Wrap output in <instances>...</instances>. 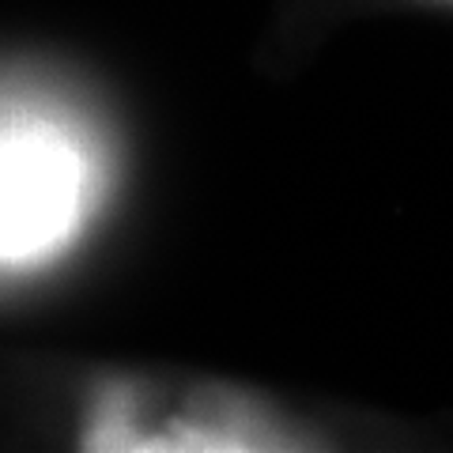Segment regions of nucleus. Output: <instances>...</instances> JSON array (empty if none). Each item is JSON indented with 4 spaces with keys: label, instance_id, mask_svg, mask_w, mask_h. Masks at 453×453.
<instances>
[{
    "label": "nucleus",
    "instance_id": "nucleus-2",
    "mask_svg": "<svg viewBox=\"0 0 453 453\" xmlns=\"http://www.w3.org/2000/svg\"><path fill=\"white\" fill-rule=\"evenodd\" d=\"M91 449H291V427L231 393H186L174 408L151 412L103 393L83 431Z\"/></svg>",
    "mask_w": 453,
    "mask_h": 453
},
{
    "label": "nucleus",
    "instance_id": "nucleus-1",
    "mask_svg": "<svg viewBox=\"0 0 453 453\" xmlns=\"http://www.w3.org/2000/svg\"><path fill=\"white\" fill-rule=\"evenodd\" d=\"M98 140L73 118H27L0 133V261L38 265L83 234L103 201Z\"/></svg>",
    "mask_w": 453,
    "mask_h": 453
}]
</instances>
